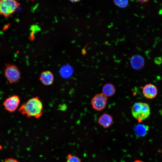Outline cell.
<instances>
[{
	"label": "cell",
	"mask_w": 162,
	"mask_h": 162,
	"mask_svg": "<svg viewBox=\"0 0 162 162\" xmlns=\"http://www.w3.org/2000/svg\"><path fill=\"white\" fill-rule=\"evenodd\" d=\"M139 2L141 3H146L148 2L149 0H137Z\"/></svg>",
	"instance_id": "17"
},
{
	"label": "cell",
	"mask_w": 162,
	"mask_h": 162,
	"mask_svg": "<svg viewBox=\"0 0 162 162\" xmlns=\"http://www.w3.org/2000/svg\"><path fill=\"white\" fill-rule=\"evenodd\" d=\"M20 5L16 0H0V14L8 17L13 14Z\"/></svg>",
	"instance_id": "3"
},
{
	"label": "cell",
	"mask_w": 162,
	"mask_h": 162,
	"mask_svg": "<svg viewBox=\"0 0 162 162\" xmlns=\"http://www.w3.org/2000/svg\"><path fill=\"white\" fill-rule=\"evenodd\" d=\"M3 162H19L17 160L12 158L6 159Z\"/></svg>",
	"instance_id": "15"
},
{
	"label": "cell",
	"mask_w": 162,
	"mask_h": 162,
	"mask_svg": "<svg viewBox=\"0 0 162 162\" xmlns=\"http://www.w3.org/2000/svg\"><path fill=\"white\" fill-rule=\"evenodd\" d=\"M113 121L112 117L108 114L104 113L99 118L98 122L104 128H108L111 124Z\"/></svg>",
	"instance_id": "10"
},
{
	"label": "cell",
	"mask_w": 162,
	"mask_h": 162,
	"mask_svg": "<svg viewBox=\"0 0 162 162\" xmlns=\"http://www.w3.org/2000/svg\"><path fill=\"white\" fill-rule=\"evenodd\" d=\"M131 113L134 118L138 121H142L147 118L150 114L149 105L146 103L139 102L135 103L131 108Z\"/></svg>",
	"instance_id": "2"
},
{
	"label": "cell",
	"mask_w": 162,
	"mask_h": 162,
	"mask_svg": "<svg viewBox=\"0 0 162 162\" xmlns=\"http://www.w3.org/2000/svg\"><path fill=\"white\" fill-rule=\"evenodd\" d=\"M107 97L103 93L96 94L92 99L91 104L94 109L100 111L104 109L106 105Z\"/></svg>",
	"instance_id": "6"
},
{
	"label": "cell",
	"mask_w": 162,
	"mask_h": 162,
	"mask_svg": "<svg viewBox=\"0 0 162 162\" xmlns=\"http://www.w3.org/2000/svg\"><path fill=\"white\" fill-rule=\"evenodd\" d=\"M39 80L44 85L46 86H50L52 85L53 82L54 76L50 71H44L41 73Z\"/></svg>",
	"instance_id": "9"
},
{
	"label": "cell",
	"mask_w": 162,
	"mask_h": 162,
	"mask_svg": "<svg viewBox=\"0 0 162 162\" xmlns=\"http://www.w3.org/2000/svg\"><path fill=\"white\" fill-rule=\"evenodd\" d=\"M154 62L157 64H160L162 63V59L160 57H157L155 58Z\"/></svg>",
	"instance_id": "16"
},
{
	"label": "cell",
	"mask_w": 162,
	"mask_h": 162,
	"mask_svg": "<svg viewBox=\"0 0 162 162\" xmlns=\"http://www.w3.org/2000/svg\"><path fill=\"white\" fill-rule=\"evenodd\" d=\"M43 104L38 97H33L23 104L18 109L19 112L27 117L40 118L43 115Z\"/></svg>",
	"instance_id": "1"
},
{
	"label": "cell",
	"mask_w": 162,
	"mask_h": 162,
	"mask_svg": "<svg viewBox=\"0 0 162 162\" xmlns=\"http://www.w3.org/2000/svg\"><path fill=\"white\" fill-rule=\"evenodd\" d=\"M131 67L136 70H139L144 66L145 61L144 58L139 55H135L132 56L130 59Z\"/></svg>",
	"instance_id": "8"
},
{
	"label": "cell",
	"mask_w": 162,
	"mask_h": 162,
	"mask_svg": "<svg viewBox=\"0 0 162 162\" xmlns=\"http://www.w3.org/2000/svg\"><path fill=\"white\" fill-rule=\"evenodd\" d=\"M20 102V99L19 96L14 95L6 99L3 102V105L6 110L10 113H12L17 109Z\"/></svg>",
	"instance_id": "5"
},
{
	"label": "cell",
	"mask_w": 162,
	"mask_h": 162,
	"mask_svg": "<svg viewBox=\"0 0 162 162\" xmlns=\"http://www.w3.org/2000/svg\"><path fill=\"white\" fill-rule=\"evenodd\" d=\"M115 92L116 89L114 86L111 83H106L103 87L102 93L107 97L113 95Z\"/></svg>",
	"instance_id": "12"
},
{
	"label": "cell",
	"mask_w": 162,
	"mask_h": 162,
	"mask_svg": "<svg viewBox=\"0 0 162 162\" xmlns=\"http://www.w3.org/2000/svg\"><path fill=\"white\" fill-rule=\"evenodd\" d=\"M114 4L117 7L124 8L127 7L128 4V0H113Z\"/></svg>",
	"instance_id": "13"
},
{
	"label": "cell",
	"mask_w": 162,
	"mask_h": 162,
	"mask_svg": "<svg viewBox=\"0 0 162 162\" xmlns=\"http://www.w3.org/2000/svg\"><path fill=\"white\" fill-rule=\"evenodd\" d=\"M67 159V162H81L79 158L70 154H68Z\"/></svg>",
	"instance_id": "14"
},
{
	"label": "cell",
	"mask_w": 162,
	"mask_h": 162,
	"mask_svg": "<svg viewBox=\"0 0 162 162\" xmlns=\"http://www.w3.org/2000/svg\"><path fill=\"white\" fill-rule=\"evenodd\" d=\"M136 135L138 137H144L147 133L149 130L148 126L142 124H138L134 127Z\"/></svg>",
	"instance_id": "11"
},
{
	"label": "cell",
	"mask_w": 162,
	"mask_h": 162,
	"mask_svg": "<svg viewBox=\"0 0 162 162\" xmlns=\"http://www.w3.org/2000/svg\"><path fill=\"white\" fill-rule=\"evenodd\" d=\"M142 93L147 98L152 99L156 96L158 90L155 86L149 83L145 85L143 87Z\"/></svg>",
	"instance_id": "7"
},
{
	"label": "cell",
	"mask_w": 162,
	"mask_h": 162,
	"mask_svg": "<svg viewBox=\"0 0 162 162\" xmlns=\"http://www.w3.org/2000/svg\"><path fill=\"white\" fill-rule=\"evenodd\" d=\"M134 162H143L140 160H135Z\"/></svg>",
	"instance_id": "19"
},
{
	"label": "cell",
	"mask_w": 162,
	"mask_h": 162,
	"mask_svg": "<svg viewBox=\"0 0 162 162\" xmlns=\"http://www.w3.org/2000/svg\"><path fill=\"white\" fill-rule=\"evenodd\" d=\"M28 0L33 1V0Z\"/></svg>",
	"instance_id": "20"
},
{
	"label": "cell",
	"mask_w": 162,
	"mask_h": 162,
	"mask_svg": "<svg viewBox=\"0 0 162 162\" xmlns=\"http://www.w3.org/2000/svg\"><path fill=\"white\" fill-rule=\"evenodd\" d=\"M4 74L7 80L10 84H16L20 78V73L17 67L13 64H7L4 69Z\"/></svg>",
	"instance_id": "4"
},
{
	"label": "cell",
	"mask_w": 162,
	"mask_h": 162,
	"mask_svg": "<svg viewBox=\"0 0 162 162\" xmlns=\"http://www.w3.org/2000/svg\"><path fill=\"white\" fill-rule=\"evenodd\" d=\"M69 0L71 2L75 3V2H80L81 0Z\"/></svg>",
	"instance_id": "18"
}]
</instances>
